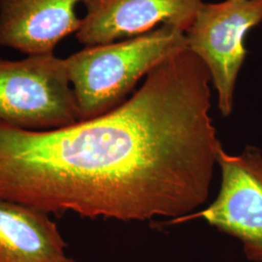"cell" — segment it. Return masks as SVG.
Instances as JSON below:
<instances>
[{
  "instance_id": "6da1fadb",
  "label": "cell",
  "mask_w": 262,
  "mask_h": 262,
  "mask_svg": "<svg viewBox=\"0 0 262 262\" xmlns=\"http://www.w3.org/2000/svg\"><path fill=\"white\" fill-rule=\"evenodd\" d=\"M211 167L205 115L164 68L92 120L45 131L0 122V198L48 215L178 219L200 203Z\"/></svg>"
},
{
  "instance_id": "7a4b0ae2",
  "label": "cell",
  "mask_w": 262,
  "mask_h": 262,
  "mask_svg": "<svg viewBox=\"0 0 262 262\" xmlns=\"http://www.w3.org/2000/svg\"><path fill=\"white\" fill-rule=\"evenodd\" d=\"M187 49L184 31L161 26L121 42L85 47L64 58L80 122L112 111L144 76Z\"/></svg>"
},
{
  "instance_id": "3957f363",
  "label": "cell",
  "mask_w": 262,
  "mask_h": 262,
  "mask_svg": "<svg viewBox=\"0 0 262 262\" xmlns=\"http://www.w3.org/2000/svg\"><path fill=\"white\" fill-rule=\"evenodd\" d=\"M0 122L33 131L80 122L66 59L54 54L0 58Z\"/></svg>"
},
{
  "instance_id": "277c9868",
  "label": "cell",
  "mask_w": 262,
  "mask_h": 262,
  "mask_svg": "<svg viewBox=\"0 0 262 262\" xmlns=\"http://www.w3.org/2000/svg\"><path fill=\"white\" fill-rule=\"evenodd\" d=\"M261 21L262 0L202 2L185 32L188 50L210 72L224 117L233 111L236 82L248 54L245 38Z\"/></svg>"
},
{
  "instance_id": "5b68a950",
  "label": "cell",
  "mask_w": 262,
  "mask_h": 262,
  "mask_svg": "<svg viewBox=\"0 0 262 262\" xmlns=\"http://www.w3.org/2000/svg\"><path fill=\"white\" fill-rule=\"evenodd\" d=\"M222 185L217 196L202 211L170 222L203 219L220 231L237 238L252 261H262V152L247 147L231 156L223 147L217 154Z\"/></svg>"
},
{
  "instance_id": "8992f818",
  "label": "cell",
  "mask_w": 262,
  "mask_h": 262,
  "mask_svg": "<svg viewBox=\"0 0 262 262\" xmlns=\"http://www.w3.org/2000/svg\"><path fill=\"white\" fill-rule=\"evenodd\" d=\"M86 13L76 32L86 47L140 36L159 25L186 32L202 0H84Z\"/></svg>"
},
{
  "instance_id": "52a82bcc",
  "label": "cell",
  "mask_w": 262,
  "mask_h": 262,
  "mask_svg": "<svg viewBox=\"0 0 262 262\" xmlns=\"http://www.w3.org/2000/svg\"><path fill=\"white\" fill-rule=\"evenodd\" d=\"M84 0H0V47L28 56L54 54L57 43L77 32L76 5Z\"/></svg>"
},
{
  "instance_id": "ba28073f",
  "label": "cell",
  "mask_w": 262,
  "mask_h": 262,
  "mask_svg": "<svg viewBox=\"0 0 262 262\" xmlns=\"http://www.w3.org/2000/svg\"><path fill=\"white\" fill-rule=\"evenodd\" d=\"M50 215L0 198V262H76Z\"/></svg>"
}]
</instances>
